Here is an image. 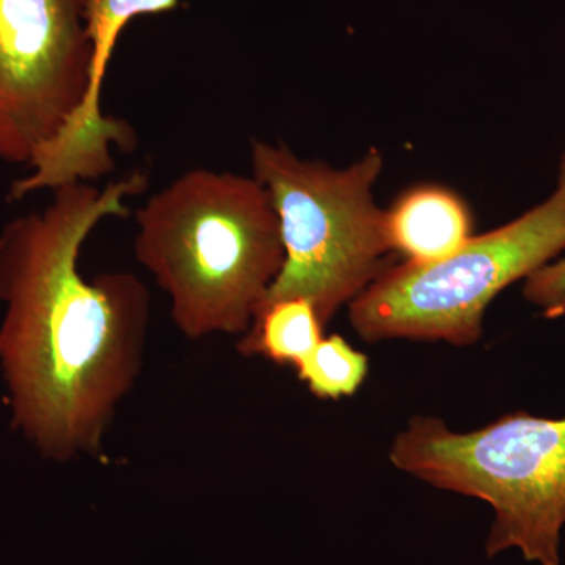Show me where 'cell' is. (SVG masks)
I'll use <instances>...</instances> for the list:
<instances>
[{
	"instance_id": "obj_4",
	"label": "cell",
	"mask_w": 565,
	"mask_h": 565,
	"mask_svg": "<svg viewBox=\"0 0 565 565\" xmlns=\"http://www.w3.org/2000/svg\"><path fill=\"white\" fill-rule=\"evenodd\" d=\"M382 169L375 148L338 170L285 145L253 141V178L269 193L285 250L263 303L300 297L326 326L388 269L385 211L374 200Z\"/></svg>"
},
{
	"instance_id": "obj_9",
	"label": "cell",
	"mask_w": 565,
	"mask_h": 565,
	"mask_svg": "<svg viewBox=\"0 0 565 565\" xmlns=\"http://www.w3.org/2000/svg\"><path fill=\"white\" fill-rule=\"evenodd\" d=\"M323 322L308 300H274L256 311L250 329L237 343L243 355H262L270 362L299 367L322 341Z\"/></svg>"
},
{
	"instance_id": "obj_11",
	"label": "cell",
	"mask_w": 565,
	"mask_h": 565,
	"mask_svg": "<svg viewBox=\"0 0 565 565\" xmlns=\"http://www.w3.org/2000/svg\"><path fill=\"white\" fill-rule=\"evenodd\" d=\"M523 296L537 307L545 318L565 315V259H557L535 270L525 280Z\"/></svg>"
},
{
	"instance_id": "obj_2",
	"label": "cell",
	"mask_w": 565,
	"mask_h": 565,
	"mask_svg": "<svg viewBox=\"0 0 565 565\" xmlns=\"http://www.w3.org/2000/svg\"><path fill=\"white\" fill-rule=\"evenodd\" d=\"M134 253L189 340L244 334L280 274V225L253 177L195 169L136 212Z\"/></svg>"
},
{
	"instance_id": "obj_3",
	"label": "cell",
	"mask_w": 565,
	"mask_h": 565,
	"mask_svg": "<svg viewBox=\"0 0 565 565\" xmlns=\"http://www.w3.org/2000/svg\"><path fill=\"white\" fill-rule=\"evenodd\" d=\"M390 459L427 484L492 505L490 557L519 548L531 563L561 564L565 418L516 412L459 434L441 419L415 416L394 440Z\"/></svg>"
},
{
	"instance_id": "obj_5",
	"label": "cell",
	"mask_w": 565,
	"mask_h": 565,
	"mask_svg": "<svg viewBox=\"0 0 565 565\" xmlns=\"http://www.w3.org/2000/svg\"><path fill=\"white\" fill-rule=\"evenodd\" d=\"M565 250V152L555 191L492 232L473 236L448 258L390 267L349 305L355 332L370 341H479L487 307Z\"/></svg>"
},
{
	"instance_id": "obj_1",
	"label": "cell",
	"mask_w": 565,
	"mask_h": 565,
	"mask_svg": "<svg viewBox=\"0 0 565 565\" xmlns=\"http://www.w3.org/2000/svg\"><path fill=\"white\" fill-rule=\"evenodd\" d=\"M136 172L71 182L0 230V379L11 427L54 462L98 456L143 363L151 299L131 273L87 278L82 247L147 191Z\"/></svg>"
},
{
	"instance_id": "obj_8",
	"label": "cell",
	"mask_w": 565,
	"mask_h": 565,
	"mask_svg": "<svg viewBox=\"0 0 565 565\" xmlns=\"http://www.w3.org/2000/svg\"><path fill=\"white\" fill-rule=\"evenodd\" d=\"M390 250L405 263L433 264L448 258L473 237L470 207L451 189L438 184L415 185L397 196L385 211Z\"/></svg>"
},
{
	"instance_id": "obj_7",
	"label": "cell",
	"mask_w": 565,
	"mask_h": 565,
	"mask_svg": "<svg viewBox=\"0 0 565 565\" xmlns=\"http://www.w3.org/2000/svg\"><path fill=\"white\" fill-rule=\"evenodd\" d=\"M180 0H87L85 22L92 43L90 85L81 109L52 141L54 158L71 172L102 173L114 166L111 148L132 150L136 134L128 122L107 117L103 87L121 32L134 18L177 10Z\"/></svg>"
},
{
	"instance_id": "obj_6",
	"label": "cell",
	"mask_w": 565,
	"mask_h": 565,
	"mask_svg": "<svg viewBox=\"0 0 565 565\" xmlns=\"http://www.w3.org/2000/svg\"><path fill=\"white\" fill-rule=\"evenodd\" d=\"M87 0H0V162L29 167L90 85Z\"/></svg>"
},
{
	"instance_id": "obj_10",
	"label": "cell",
	"mask_w": 565,
	"mask_h": 565,
	"mask_svg": "<svg viewBox=\"0 0 565 565\" xmlns=\"http://www.w3.org/2000/svg\"><path fill=\"white\" fill-rule=\"evenodd\" d=\"M297 375L319 399L351 396L367 375V356L353 349L340 334L322 338Z\"/></svg>"
}]
</instances>
